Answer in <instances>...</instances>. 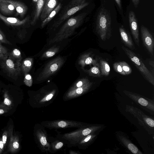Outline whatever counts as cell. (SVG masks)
I'll list each match as a JSON object with an SVG mask.
<instances>
[{
    "mask_svg": "<svg viewBox=\"0 0 154 154\" xmlns=\"http://www.w3.org/2000/svg\"><path fill=\"white\" fill-rule=\"evenodd\" d=\"M87 14V13L84 12L68 20L55 37L49 41V44L60 42L71 36L75 30L83 23Z\"/></svg>",
    "mask_w": 154,
    "mask_h": 154,
    "instance_id": "1",
    "label": "cell"
},
{
    "mask_svg": "<svg viewBox=\"0 0 154 154\" xmlns=\"http://www.w3.org/2000/svg\"><path fill=\"white\" fill-rule=\"evenodd\" d=\"M111 19L109 12L104 8H100L97 15L96 30L103 41L109 39L111 36Z\"/></svg>",
    "mask_w": 154,
    "mask_h": 154,
    "instance_id": "2",
    "label": "cell"
},
{
    "mask_svg": "<svg viewBox=\"0 0 154 154\" xmlns=\"http://www.w3.org/2000/svg\"><path fill=\"white\" fill-rule=\"evenodd\" d=\"M125 111L136 118L140 125L144 128L149 134L154 137V120L153 119L133 106L127 105L125 106Z\"/></svg>",
    "mask_w": 154,
    "mask_h": 154,
    "instance_id": "3",
    "label": "cell"
},
{
    "mask_svg": "<svg viewBox=\"0 0 154 154\" xmlns=\"http://www.w3.org/2000/svg\"><path fill=\"white\" fill-rule=\"evenodd\" d=\"M122 48L146 79L153 85H154V77L153 75L146 67L140 58L129 49L123 46H122Z\"/></svg>",
    "mask_w": 154,
    "mask_h": 154,
    "instance_id": "4",
    "label": "cell"
},
{
    "mask_svg": "<svg viewBox=\"0 0 154 154\" xmlns=\"http://www.w3.org/2000/svg\"><path fill=\"white\" fill-rule=\"evenodd\" d=\"M123 92L141 108L152 115H154V101L152 99L127 90H124Z\"/></svg>",
    "mask_w": 154,
    "mask_h": 154,
    "instance_id": "5",
    "label": "cell"
},
{
    "mask_svg": "<svg viewBox=\"0 0 154 154\" xmlns=\"http://www.w3.org/2000/svg\"><path fill=\"white\" fill-rule=\"evenodd\" d=\"M64 62V59L61 57H58L51 60L39 75L37 79L42 81L48 79L57 71Z\"/></svg>",
    "mask_w": 154,
    "mask_h": 154,
    "instance_id": "6",
    "label": "cell"
},
{
    "mask_svg": "<svg viewBox=\"0 0 154 154\" xmlns=\"http://www.w3.org/2000/svg\"><path fill=\"white\" fill-rule=\"evenodd\" d=\"M20 63L15 62L8 56L1 63L2 68L7 74L11 77H17L21 74V69Z\"/></svg>",
    "mask_w": 154,
    "mask_h": 154,
    "instance_id": "7",
    "label": "cell"
},
{
    "mask_svg": "<svg viewBox=\"0 0 154 154\" xmlns=\"http://www.w3.org/2000/svg\"><path fill=\"white\" fill-rule=\"evenodd\" d=\"M116 137L124 147L132 153L134 154H143V153L129 139L128 136L124 132L118 131L115 132Z\"/></svg>",
    "mask_w": 154,
    "mask_h": 154,
    "instance_id": "8",
    "label": "cell"
},
{
    "mask_svg": "<svg viewBox=\"0 0 154 154\" xmlns=\"http://www.w3.org/2000/svg\"><path fill=\"white\" fill-rule=\"evenodd\" d=\"M140 30L143 44L149 53L153 55L154 48L153 37L147 29L144 26H142Z\"/></svg>",
    "mask_w": 154,
    "mask_h": 154,
    "instance_id": "9",
    "label": "cell"
},
{
    "mask_svg": "<svg viewBox=\"0 0 154 154\" xmlns=\"http://www.w3.org/2000/svg\"><path fill=\"white\" fill-rule=\"evenodd\" d=\"M89 3L85 2L79 5L72 7L65 12L64 14L59 17L53 25L52 27L57 28L58 27L64 20L75 14L77 11L82 10L88 5Z\"/></svg>",
    "mask_w": 154,
    "mask_h": 154,
    "instance_id": "10",
    "label": "cell"
},
{
    "mask_svg": "<svg viewBox=\"0 0 154 154\" xmlns=\"http://www.w3.org/2000/svg\"><path fill=\"white\" fill-rule=\"evenodd\" d=\"M130 27L135 42L139 46V33L137 19L134 12L130 11L129 13Z\"/></svg>",
    "mask_w": 154,
    "mask_h": 154,
    "instance_id": "11",
    "label": "cell"
},
{
    "mask_svg": "<svg viewBox=\"0 0 154 154\" xmlns=\"http://www.w3.org/2000/svg\"><path fill=\"white\" fill-rule=\"evenodd\" d=\"M0 19L8 25L18 26H23L29 22L30 17L28 16L23 20H20L15 17H5L0 13Z\"/></svg>",
    "mask_w": 154,
    "mask_h": 154,
    "instance_id": "12",
    "label": "cell"
},
{
    "mask_svg": "<svg viewBox=\"0 0 154 154\" xmlns=\"http://www.w3.org/2000/svg\"><path fill=\"white\" fill-rule=\"evenodd\" d=\"M57 2V0H45L40 16L41 21L43 20L55 8Z\"/></svg>",
    "mask_w": 154,
    "mask_h": 154,
    "instance_id": "13",
    "label": "cell"
},
{
    "mask_svg": "<svg viewBox=\"0 0 154 154\" xmlns=\"http://www.w3.org/2000/svg\"><path fill=\"white\" fill-rule=\"evenodd\" d=\"M0 2H8L14 5L16 11V15H19L21 18L24 17L27 11V6L22 2L12 0H0Z\"/></svg>",
    "mask_w": 154,
    "mask_h": 154,
    "instance_id": "14",
    "label": "cell"
},
{
    "mask_svg": "<svg viewBox=\"0 0 154 154\" xmlns=\"http://www.w3.org/2000/svg\"><path fill=\"white\" fill-rule=\"evenodd\" d=\"M79 63L82 66L92 64L99 68V63H98L97 59H94L93 57L91 56L89 53L82 55L79 58Z\"/></svg>",
    "mask_w": 154,
    "mask_h": 154,
    "instance_id": "15",
    "label": "cell"
},
{
    "mask_svg": "<svg viewBox=\"0 0 154 154\" xmlns=\"http://www.w3.org/2000/svg\"><path fill=\"white\" fill-rule=\"evenodd\" d=\"M119 31L121 38L124 44L130 48H134V44L129 34L122 27L119 28Z\"/></svg>",
    "mask_w": 154,
    "mask_h": 154,
    "instance_id": "16",
    "label": "cell"
},
{
    "mask_svg": "<svg viewBox=\"0 0 154 154\" xmlns=\"http://www.w3.org/2000/svg\"><path fill=\"white\" fill-rule=\"evenodd\" d=\"M15 10V7L12 4L5 2H0V10L3 14L11 15Z\"/></svg>",
    "mask_w": 154,
    "mask_h": 154,
    "instance_id": "17",
    "label": "cell"
},
{
    "mask_svg": "<svg viewBox=\"0 0 154 154\" xmlns=\"http://www.w3.org/2000/svg\"><path fill=\"white\" fill-rule=\"evenodd\" d=\"M45 0H38L37 2L33 18L31 22L32 25L35 24L40 16L45 3Z\"/></svg>",
    "mask_w": 154,
    "mask_h": 154,
    "instance_id": "18",
    "label": "cell"
},
{
    "mask_svg": "<svg viewBox=\"0 0 154 154\" xmlns=\"http://www.w3.org/2000/svg\"><path fill=\"white\" fill-rule=\"evenodd\" d=\"M99 69L101 75L108 76L110 73V68L109 63L103 59H100L99 61Z\"/></svg>",
    "mask_w": 154,
    "mask_h": 154,
    "instance_id": "19",
    "label": "cell"
},
{
    "mask_svg": "<svg viewBox=\"0 0 154 154\" xmlns=\"http://www.w3.org/2000/svg\"><path fill=\"white\" fill-rule=\"evenodd\" d=\"M61 7V3H60L48 16L42 21L41 24V26L42 28L44 27L46 25L50 22L51 20L54 17L60 10Z\"/></svg>",
    "mask_w": 154,
    "mask_h": 154,
    "instance_id": "20",
    "label": "cell"
},
{
    "mask_svg": "<svg viewBox=\"0 0 154 154\" xmlns=\"http://www.w3.org/2000/svg\"><path fill=\"white\" fill-rule=\"evenodd\" d=\"M33 59L31 58H27L25 59L21 64V71L24 74L28 72L32 66Z\"/></svg>",
    "mask_w": 154,
    "mask_h": 154,
    "instance_id": "21",
    "label": "cell"
},
{
    "mask_svg": "<svg viewBox=\"0 0 154 154\" xmlns=\"http://www.w3.org/2000/svg\"><path fill=\"white\" fill-rule=\"evenodd\" d=\"M8 57L14 61L20 63L22 57L20 51L17 49L15 48L8 54Z\"/></svg>",
    "mask_w": 154,
    "mask_h": 154,
    "instance_id": "22",
    "label": "cell"
},
{
    "mask_svg": "<svg viewBox=\"0 0 154 154\" xmlns=\"http://www.w3.org/2000/svg\"><path fill=\"white\" fill-rule=\"evenodd\" d=\"M59 48L58 47H53L45 52L42 55V58H47L53 57L59 51Z\"/></svg>",
    "mask_w": 154,
    "mask_h": 154,
    "instance_id": "23",
    "label": "cell"
},
{
    "mask_svg": "<svg viewBox=\"0 0 154 154\" xmlns=\"http://www.w3.org/2000/svg\"><path fill=\"white\" fill-rule=\"evenodd\" d=\"M89 75L94 77H99L101 76L99 68L97 66H94L87 71Z\"/></svg>",
    "mask_w": 154,
    "mask_h": 154,
    "instance_id": "24",
    "label": "cell"
},
{
    "mask_svg": "<svg viewBox=\"0 0 154 154\" xmlns=\"http://www.w3.org/2000/svg\"><path fill=\"white\" fill-rule=\"evenodd\" d=\"M122 68L126 75L130 74L132 72V69L130 66L125 61H121L119 62Z\"/></svg>",
    "mask_w": 154,
    "mask_h": 154,
    "instance_id": "25",
    "label": "cell"
},
{
    "mask_svg": "<svg viewBox=\"0 0 154 154\" xmlns=\"http://www.w3.org/2000/svg\"><path fill=\"white\" fill-rule=\"evenodd\" d=\"M8 54L7 49L0 42V60L5 59L8 57Z\"/></svg>",
    "mask_w": 154,
    "mask_h": 154,
    "instance_id": "26",
    "label": "cell"
},
{
    "mask_svg": "<svg viewBox=\"0 0 154 154\" xmlns=\"http://www.w3.org/2000/svg\"><path fill=\"white\" fill-rule=\"evenodd\" d=\"M113 66L114 70L117 72L122 75H126L119 62L114 63Z\"/></svg>",
    "mask_w": 154,
    "mask_h": 154,
    "instance_id": "27",
    "label": "cell"
},
{
    "mask_svg": "<svg viewBox=\"0 0 154 154\" xmlns=\"http://www.w3.org/2000/svg\"><path fill=\"white\" fill-rule=\"evenodd\" d=\"M24 82L27 86L30 87L32 85V79L30 75L27 73L25 74Z\"/></svg>",
    "mask_w": 154,
    "mask_h": 154,
    "instance_id": "28",
    "label": "cell"
},
{
    "mask_svg": "<svg viewBox=\"0 0 154 154\" xmlns=\"http://www.w3.org/2000/svg\"><path fill=\"white\" fill-rule=\"evenodd\" d=\"M89 82V80L87 78L81 79L75 83V87L77 88L81 87Z\"/></svg>",
    "mask_w": 154,
    "mask_h": 154,
    "instance_id": "29",
    "label": "cell"
},
{
    "mask_svg": "<svg viewBox=\"0 0 154 154\" xmlns=\"http://www.w3.org/2000/svg\"><path fill=\"white\" fill-rule=\"evenodd\" d=\"M86 0H72L70 3L69 7L71 8L82 4L85 2Z\"/></svg>",
    "mask_w": 154,
    "mask_h": 154,
    "instance_id": "30",
    "label": "cell"
},
{
    "mask_svg": "<svg viewBox=\"0 0 154 154\" xmlns=\"http://www.w3.org/2000/svg\"><path fill=\"white\" fill-rule=\"evenodd\" d=\"M0 42L11 45V43L6 38L0 29Z\"/></svg>",
    "mask_w": 154,
    "mask_h": 154,
    "instance_id": "31",
    "label": "cell"
},
{
    "mask_svg": "<svg viewBox=\"0 0 154 154\" xmlns=\"http://www.w3.org/2000/svg\"><path fill=\"white\" fill-rule=\"evenodd\" d=\"M67 124L66 122L64 121H61L58 123V125L60 127L64 128L66 126Z\"/></svg>",
    "mask_w": 154,
    "mask_h": 154,
    "instance_id": "32",
    "label": "cell"
},
{
    "mask_svg": "<svg viewBox=\"0 0 154 154\" xmlns=\"http://www.w3.org/2000/svg\"><path fill=\"white\" fill-rule=\"evenodd\" d=\"M41 144L43 145H45L47 144V141L45 137L42 136L40 140Z\"/></svg>",
    "mask_w": 154,
    "mask_h": 154,
    "instance_id": "33",
    "label": "cell"
},
{
    "mask_svg": "<svg viewBox=\"0 0 154 154\" xmlns=\"http://www.w3.org/2000/svg\"><path fill=\"white\" fill-rule=\"evenodd\" d=\"M132 1L135 8L137 7L139 3L140 0H132Z\"/></svg>",
    "mask_w": 154,
    "mask_h": 154,
    "instance_id": "34",
    "label": "cell"
},
{
    "mask_svg": "<svg viewBox=\"0 0 154 154\" xmlns=\"http://www.w3.org/2000/svg\"><path fill=\"white\" fill-rule=\"evenodd\" d=\"M4 103L5 104L8 106L10 105L11 103V101L6 98L4 100Z\"/></svg>",
    "mask_w": 154,
    "mask_h": 154,
    "instance_id": "35",
    "label": "cell"
},
{
    "mask_svg": "<svg viewBox=\"0 0 154 154\" xmlns=\"http://www.w3.org/2000/svg\"><path fill=\"white\" fill-rule=\"evenodd\" d=\"M63 145V144L62 143L60 142H59L56 145L55 147L56 149H59L61 148Z\"/></svg>",
    "mask_w": 154,
    "mask_h": 154,
    "instance_id": "36",
    "label": "cell"
},
{
    "mask_svg": "<svg viewBox=\"0 0 154 154\" xmlns=\"http://www.w3.org/2000/svg\"><path fill=\"white\" fill-rule=\"evenodd\" d=\"M13 147L16 149H18L19 147V143L17 142H14L13 144Z\"/></svg>",
    "mask_w": 154,
    "mask_h": 154,
    "instance_id": "37",
    "label": "cell"
},
{
    "mask_svg": "<svg viewBox=\"0 0 154 154\" xmlns=\"http://www.w3.org/2000/svg\"><path fill=\"white\" fill-rule=\"evenodd\" d=\"M53 94H51L47 96L46 98V100L47 101L50 100L53 97Z\"/></svg>",
    "mask_w": 154,
    "mask_h": 154,
    "instance_id": "38",
    "label": "cell"
},
{
    "mask_svg": "<svg viewBox=\"0 0 154 154\" xmlns=\"http://www.w3.org/2000/svg\"><path fill=\"white\" fill-rule=\"evenodd\" d=\"M117 4L119 7L121 8V0H115Z\"/></svg>",
    "mask_w": 154,
    "mask_h": 154,
    "instance_id": "39",
    "label": "cell"
},
{
    "mask_svg": "<svg viewBox=\"0 0 154 154\" xmlns=\"http://www.w3.org/2000/svg\"><path fill=\"white\" fill-rule=\"evenodd\" d=\"M7 140V136L4 135L2 137V142L4 144H5Z\"/></svg>",
    "mask_w": 154,
    "mask_h": 154,
    "instance_id": "40",
    "label": "cell"
},
{
    "mask_svg": "<svg viewBox=\"0 0 154 154\" xmlns=\"http://www.w3.org/2000/svg\"><path fill=\"white\" fill-rule=\"evenodd\" d=\"M3 143L2 141H0V148L1 149H2L3 147Z\"/></svg>",
    "mask_w": 154,
    "mask_h": 154,
    "instance_id": "41",
    "label": "cell"
},
{
    "mask_svg": "<svg viewBox=\"0 0 154 154\" xmlns=\"http://www.w3.org/2000/svg\"><path fill=\"white\" fill-rule=\"evenodd\" d=\"M149 64L153 68L154 67V61H150L149 62Z\"/></svg>",
    "mask_w": 154,
    "mask_h": 154,
    "instance_id": "42",
    "label": "cell"
},
{
    "mask_svg": "<svg viewBox=\"0 0 154 154\" xmlns=\"http://www.w3.org/2000/svg\"><path fill=\"white\" fill-rule=\"evenodd\" d=\"M4 112V111L2 109H0V114H3Z\"/></svg>",
    "mask_w": 154,
    "mask_h": 154,
    "instance_id": "43",
    "label": "cell"
},
{
    "mask_svg": "<svg viewBox=\"0 0 154 154\" xmlns=\"http://www.w3.org/2000/svg\"><path fill=\"white\" fill-rule=\"evenodd\" d=\"M34 2H36L38 0H32Z\"/></svg>",
    "mask_w": 154,
    "mask_h": 154,
    "instance_id": "44",
    "label": "cell"
}]
</instances>
